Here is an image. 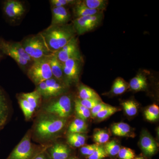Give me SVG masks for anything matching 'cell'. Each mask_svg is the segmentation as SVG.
<instances>
[{
	"instance_id": "obj_1",
	"label": "cell",
	"mask_w": 159,
	"mask_h": 159,
	"mask_svg": "<svg viewBox=\"0 0 159 159\" xmlns=\"http://www.w3.org/2000/svg\"><path fill=\"white\" fill-rule=\"evenodd\" d=\"M68 122V119L39 111L31 129V139L40 145H51L61 136Z\"/></svg>"
},
{
	"instance_id": "obj_2",
	"label": "cell",
	"mask_w": 159,
	"mask_h": 159,
	"mask_svg": "<svg viewBox=\"0 0 159 159\" xmlns=\"http://www.w3.org/2000/svg\"><path fill=\"white\" fill-rule=\"evenodd\" d=\"M39 33L47 48L53 54L66 45L76 34L72 23L62 26L50 25Z\"/></svg>"
},
{
	"instance_id": "obj_3",
	"label": "cell",
	"mask_w": 159,
	"mask_h": 159,
	"mask_svg": "<svg viewBox=\"0 0 159 159\" xmlns=\"http://www.w3.org/2000/svg\"><path fill=\"white\" fill-rule=\"evenodd\" d=\"M74 105L72 97L66 93L43 100L39 111L52 114L60 118L68 119L73 113Z\"/></svg>"
},
{
	"instance_id": "obj_4",
	"label": "cell",
	"mask_w": 159,
	"mask_h": 159,
	"mask_svg": "<svg viewBox=\"0 0 159 159\" xmlns=\"http://www.w3.org/2000/svg\"><path fill=\"white\" fill-rule=\"evenodd\" d=\"M31 130L27 131L6 159H33L46 150L50 145L35 144L31 142Z\"/></svg>"
},
{
	"instance_id": "obj_5",
	"label": "cell",
	"mask_w": 159,
	"mask_h": 159,
	"mask_svg": "<svg viewBox=\"0 0 159 159\" xmlns=\"http://www.w3.org/2000/svg\"><path fill=\"white\" fill-rule=\"evenodd\" d=\"M0 48L5 55L14 60L25 73H26L34 61L26 53L20 42L6 40L0 38Z\"/></svg>"
},
{
	"instance_id": "obj_6",
	"label": "cell",
	"mask_w": 159,
	"mask_h": 159,
	"mask_svg": "<svg viewBox=\"0 0 159 159\" xmlns=\"http://www.w3.org/2000/svg\"><path fill=\"white\" fill-rule=\"evenodd\" d=\"M20 42L26 53L33 61L53 54L47 48L43 39L39 33L28 35L24 37Z\"/></svg>"
},
{
	"instance_id": "obj_7",
	"label": "cell",
	"mask_w": 159,
	"mask_h": 159,
	"mask_svg": "<svg viewBox=\"0 0 159 159\" xmlns=\"http://www.w3.org/2000/svg\"><path fill=\"white\" fill-rule=\"evenodd\" d=\"M51 55L34 61L26 72L35 86L53 77L50 64Z\"/></svg>"
},
{
	"instance_id": "obj_8",
	"label": "cell",
	"mask_w": 159,
	"mask_h": 159,
	"mask_svg": "<svg viewBox=\"0 0 159 159\" xmlns=\"http://www.w3.org/2000/svg\"><path fill=\"white\" fill-rule=\"evenodd\" d=\"M2 10L6 20L12 25H18L28 11L25 2L20 0H6L2 4Z\"/></svg>"
},
{
	"instance_id": "obj_9",
	"label": "cell",
	"mask_w": 159,
	"mask_h": 159,
	"mask_svg": "<svg viewBox=\"0 0 159 159\" xmlns=\"http://www.w3.org/2000/svg\"><path fill=\"white\" fill-rule=\"evenodd\" d=\"M103 13L74 19L72 22L73 27L78 35H82L93 30L101 23Z\"/></svg>"
},
{
	"instance_id": "obj_10",
	"label": "cell",
	"mask_w": 159,
	"mask_h": 159,
	"mask_svg": "<svg viewBox=\"0 0 159 159\" xmlns=\"http://www.w3.org/2000/svg\"><path fill=\"white\" fill-rule=\"evenodd\" d=\"M82 58H70L63 64V70L67 83L69 86L79 81L82 66Z\"/></svg>"
},
{
	"instance_id": "obj_11",
	"label": "cell",
	"mask_w": 159,
	"mask_h": 159,
	"mask_svg": "<svg viewBox=\"0 0 159 159\" xmlns=\"http://www.w3.org/2000/svg\"><path fill=\"white\" fill-rule=\"evenodd\" d=\"M54 54L62 64L70 58L81 57L77 39L74 37Z\"/></svg>"
},
{
	"instance_id": "obj_12",
	"label": "cell",
	"mask_w": 159,
	"mask_h": 159,
	"mask_svg": "<svg viewBox=\"0 0 159 159\" xmlns=\"http://www.w3.org/2000/svg\"><path fill=\"white\" fill-rule=\"evenodd\" d=\"M46 151L51 159H68L71 152L68 145L56 141L51 144Z\"/></svg>"
},
{
	"instance_id": "obj_13",
	"label": "cell",
	"mask_w": 159,
	"mask_h": 159,
	"mask_svg": "<svg viewBox=\"0 0 159 159\" xmlns=\"http://www.w3.org/2000/svg\"><path fill=\"white\" fill-rule=\"evenodd\" d=\"M11 106L5 91L0 87V131L8 123L11 116Z\"/></svg>"
},
{
	"instance_id": "obj_14",
	"label": "cell",
	"mask_w": 159,
	"mask_h": 159,
	"mask_svg": "<svg viewBox=\"0 0 159 159\" xmlns=\"http://www.w3.org/2000/svg\"><path fill=\"white\" fill-rule=\"evenodd\" d=\"M51 7L52 20L51 25L62 26L68 24L71 20V14L68 8Z\"/></svg>"
},
{
	"instance_id": "obj_15",
	"label": "cell",
	"mask_w": 159,
	"mask_h": 159,
	"mask_svg": "<svg viewBox=\"0 0 159 159\" xmlns=\"http://www.w3.org/2000/svg\"><path fill=\"white\" fill-rule=\"evenodd\" d=\"M141 149L145 155L152 156L156 153L157 145L156 141L148 132L144 131L140 140Z\"/></svg>"
},
{
	"instance_id": "obj_16",
	"label": "cell",
	"mask_w": 159,
	"mask_h": 159,
	"mask_svg": "<svg viewBox=\"0 0 159 159\" xmlns=\"http://www.w3.org/2000/svg\"><path fill=\"white\" fill-rule=\"evenodd\" d=\"M50 64L53 77L70 87L67 83L64 75L63 64L57 59L56 54L54 53L50 56Z\"/></svg>"
},
{
	"instance_id": "obj_17",
	"label": "cell",
	"mask_w": 159,
	"mask_h": 159,
	"mask_svg": "<svg viewBox=\"0 0 159 159\" xmlns=\"http://www.w3.org/2000/svg\"><path fill=\"white\" fill-rule=\"evenodd\" d=\"M50 91L51 98L67 93L69 87L52 77L45 81Z\"/></svg>"
},
{
	"instance_id": "obj_18",
	"label": "cell",
	"mask_w": 159,
	"mask_h": 159,
	"mask_svg": "<svg viewBox=\"0 0 159 159\" xmlns=\"http://www.w3.org/2000/svg\"><path fill=\"white\" fill-rule=\"evenodd\" d=\"M73 13L74 19L90 16L102 13L103 11L94 10L88 8L84 4L82 1H77V2L73 6Z\"/></svg>"
},
{
	"instance_id": "obj_19",
	"label": "cell",
	"mask_w": 159,
	"mask_h": 159,
	"mask_svg": "<svg viewBox=\"0 0 159 159\" xmlns=\"http://www.w3.org/2000/svg\"><path fill=\"white\" fill-rule=\"evenodd\" d=\"M20 94L29 102L37 113L41 108L43 101L42 97L39 93L36 90H34L31 93H22Z\"/></svg>"
},
{
	"instance_id": "obj_20",
	"label": "cell",
	"mask_w": 159,
	"mask_h": 159,
	"mask_svg": "<svg viewBox=\"0 0 159 159\" xmlns=\"http://www.w3.org/2000/svg\"><path fill=\"white\" fill-rule=\"evenodd\" d=\"M16 98L19 104L20 107L24 114L25 119L26 121H30L33 118L34 115L36 114V111L29 104L27 100L22 97L20 94H17Z\"/></svg>"
},
{
	"instance_id": "obj_21",
	"label": "cell",
	"mask_w": 159,
	"mask_h": 159,
	"mask_svg": "<svg viewBox=\"0 0 159 159\" xmlns=\"http://www.w3.org/2000/svg\"><path fill=\"white\" fill-rule=\"evenodd\" d=\"M88 130V125L86 121L77 118L70 123L67 129L68 134H83Z\"/></svg>"
},
{
	"instance_id": "obj_22",
	"label": "cell",
	"mask_w": 159,
	"mask_h": 159,
	"mask_svg": "<svg viewBox=\"0 0 159 159\" xmlns=\"http://www.w3.org/2000/svg\"><path fill=\"white\" fill-rule=\"evenodd\" d=\"M85 136L83 134H69L67 136L68 144L74 148L82 147L85 145Z\"/></svg>"
},
{
	"instance_id": "obj_23",
	"label": "cell",
	"mask_w": 159,
	"mask_h": 159,
	"mask_svg": "<svg viewBox=\"0 0 159 159\" xmlns=\"http://www.w3.org/2000/svg\"><path fill=\"white\" fill-rule=\"evenodd\" d=\"M78 94L80 99H101L95 90L87 86L80 84L78 87Z\"/></svg>"
},
{
	"instance_id": "obj_24",
	"label": "cell",
	"mask_w": 159,
	"mask_h": 159,
	"mask_svg": "<svg viewBox=\"0 0 159 159\" xmlns=\"http://www.w3.org/2000/svg\"><path fill=\"white\" fill-rule=\"evenodd\" d=\"M129 87L133 90L140 91L145 89L147 87V79L144 75L140 74L131 80Z\"/></svg>"
},
{
	"instance_id": "obj_25",
	"label": "cell",
	"mask_w": 159,
	"mask_h": 159,
	"mask_svg": "<svg viewBox=\"0 0 159 159\" xmlns=\"http://www.w3.org/2000/svg\"><path fill=\"white\" fill-rule=\"evenodd\" d=\"M111 130L115 135L119 137H125L130 133V125L124 122H118L112 125Z\"/></svg>"
},
{
	"instance_id": "obj_26",
	"label": "cell",
	"mask_w": 159,
	"mask_h": 159,
	"mask_svg": "<svg viewBox=\"0 0 159 159\" xmlns=\"http://www.w3.org/2000/svg\"><path fill=\"white\" fill-rule=\"evenodd\" d=\"M74 110L77 118L86 121L91 117L90 111L81 105L77 99L74 101Z\"/></svg>"
},
{
	"instance_id": "obj_27",
	"label": "cell",
	"mask_w": 159,
	"mask_h": 159,
	"mask_svg": "<svg viewBox=\"0 0 159 159\" xmlns=\"http://www.w3.org/2000/svg\"><path fill=\"white\" fill-rule=\"evenodd\" d=\"M83 2L88 8L94 10L103 11L108 5L106 0H84Z\"/></svg>"
},
{
	"instance_id": "obj_28",
	"label": "cell",
	"mask_w": 159,
	"mask_h": 159,
	"mask_svg": "<svg viewBox=\"0 0 159 159\" xmlns=\"http://www.w3.org/2000/svg\"><path fill=\"white\" fill-rule=\"evenodd\" d=\"M127 83L121 77H118L114 81L112 87V92L115 95H121L127 90Z\"/></svg>"
},
{
	"instance_id": "obj_29",
	"label": "cell",
	"mask_w": 159,
	"mask_h": 159,
	"mask_svg": "<svg viewBox=\"0 0 159 159\" xmlns=\"http://www.w3.org/2000/svg\"><path fill=\"white\" fill-rule=\"evenodd\" d=\"M145 118L148 121L153 122L156 121L159 119V107L156 104H153L150 106L145 111Z\"/></svg>"
},
{
	"instance_id": "obj_30",
	"label": "cell",
	"mask_w": 159,
	"mask_h": 159,
	"mask_svg": "<svg viewBox=\"0 0 159 159\" xmlns=\"http://www.w3.org/2000/svg\"><path fill=\"white\" fill-rule=\"evenodd\" d=\"M104 148L108 156H116L118 155L121 148L120 145L115 140L107 142Z\"/></svg>"
},
{
	"instance_id": "obj_31",
	"label": "cell",
	"mask_w": 159,
	"mask_h": 159,
	"mask_svg": "<svg viewBox=\"0 0 159 159\" xmlns=\"http://www.w3.org/2000/svg\"><path fill=\"white\" fill-rule=\"evenodd\" d=\"M121 110V109H120V108L114 107L109 105L106 108L102 110L100 112L97 114L96 118L100 121H102V120H105L108 117L111 116L112 115Z\"/></svg>"
},
{
	"instance_id": "obj_32",
	"label": "cell",
	"mask_w": 159,
	"mask_h": 159,
	"mask_svg": "<svg viewBox=\"0 0 159 159\" xmlns=\"http://www.w3.org/2000/svg\"><path fill=\"white\" fill-rule=\"evenodd\" d=\"M122 105L125 113L129 116H135L138 112L136 103L133 100L125 101L122 102Z\"/></svg>"
},
{
	"instance_id": "obj_33",
	"label": "cell",
	"mask_w": 159,
	"mask_h": 159,
	"mask_svg": "<svg viewBox=\"0 0 159 159\" xmlns=\"http://www.w3.org/2000/svg\"><path fill=\"white\" fill-rule=\"evenodd\" d=\"M93 139L96 144H105L108 142L110 135L106 131L99 130L94 134Z\"/></svg>"
},
{
	"instance_id": "obj_34",
	"label": "cell",
	"mask_w": 159,
	"mask_h": 159,
	"mask_svg": "<svg viewBox=\"0 0 159 159\" xmlns=\"http://www.w3.org/2000/svg\"><path fill=\"white\" fill-rule=\"evenodd\" d=\"M42 97L43 100H46L51 98L50 91L46 84L45 81H44L35 86V89Z\"/></svg>"
},
{
	"instance_id": "obj_35",
	"label": "cell",
	"mask_w": 159,
	"mask_h": 159,
	"mask_svg": "<svg viewBox=\"0 0 159 159\" xmlns=\"http://www.w3.org/2000/svg\"><path fill=\"white\" fill-rule=\"evenodd\" d=\"M51 6L52 7H63L68 8L69 6H72L77 2L75 0H51L49 1Z\"/></svg>"
},
{
	"instance_id": "obj_36",
	"label": "cell",
	"mask_w": 159,
	"mask_h": 159,
	"mask_svg": "<svg viewBox=\"0 0 159 159\" xmlns=\"http://www.w3.org/2000/svg\"><path fill=\"white\" fill-rule=\"evenodd\" d=\"M103 146L99 145L93 153L88 157V159H102L108 157Z\"/></svg>"
},
{
	"instance_id": "obj_37",
	"label": "cell",
	"mask_w": 159,
	"mask_h": 159,
	"mask_svg": "<svg viewBox=\"0 0 159 159\" xmlns=\"http://www.w3.org/2000/svg\"><path fill=\"white\" fill-rule=\"evenodd\" d=\"M80 103L86 108L92 110L96 105L102 102L101 99H77Z\"/></svg>"
},
{
	"instance_id": "obj_38",
	"label": "cell",
	"mask_w": 159,
	"mask_h": 159,
	"mask_svg": "<svg viewBox=\"0 0 159 159\" xmlns=\"http://www.w3.org/2000/svg\"><path fill=\"white\" fill-rule=\"evenodd\" d=\"M118 156L120 159H134L135 157L134 151L126 147L120 148Z\"/></svg>"
},
{
	"instance_id": "obj_39",
	"label": "cell",
	"mask_w": 159,
	"mask_h": 159,
	"mask_svg": "<svg viewBox=\"0 0 159 159\" xmlns=\"http://www.w3.org/2000/svg\"><path fill=\"white\" fill-rule=\"evenodd\" d=\"M99 145L94 144L93 145H84L80 148V151L83 155L89 156L96 150Z\"/></svg>"
},
{
	"instance_id": "obj_40",
	"label": "cell",
	"mask_w": 159,
	"mask_h": 159,
	"mask_svg": "<svg viewBox=\"0 0 159 159\" xmlns=\"http://www.w3.org/2000/svg\"><path fill=\"white\" fill-rule=\"evenodd\" d=\"M109 105L103 102H100L96 105L95 107L91 110V117L93 119H95L97 117V114L100 112L102 110L104 109Z\"/></svg>"
},
{
	"instance_id": "obj_41",
	"label": "cell",
	"mask_w": 159,
	"mask_h": 159,
	"mask_svg": "<svg viewBox=\"0 0 159 159\" xmlns=\"http://www.w3.org/2000/svg\"><path fill=\"white\" fill-rule=\"evenodd\" d=\"M33 159H51L46 150L43 152Z\"/></svg>"
},
{
	"instance_id": "obj_42",
	"label": "cell",
	"mask_w": 159,
	"mask_h": 159,
	"mask_svg": "<svg viewBox=\"0 0 159 159\" xmlns=\"http://www.w3.org/2000/svg\"><path fill=\"white\" fill-rule=\"evenodd\" d=\"M6 56L2 52L1 48H0V61L1 60L2 58H4V57Z\"/></svg>"
},
{
	"instance_id": "obj_43",
	"label": "cell",
	"mask_w": 159,
	"mask_h": 159,
	"mask_svg": "<svg viewBox=\"0 0 159 159\" xmlns=\"http://www.w3.org/2000/svg\"><path fill=\"white\" fill-rule=\"evenodd\" d=\"M134 159H145L143 157H138L135 158Z\"/></svg>"
},
{
	"instance_id": "obj_44",
	"label": "cell",
	"mask_w": 159,
	"mask_h": 159,
	"mask_svg": "<svg viewBox=\"0 0 159 159\" xmlns=\"http://www.w3.org/2000/svg\"><path fill=\"white\" fill-rule=\"evenodd\" d=\"M68 159H78L77 157H70Z\"/></svg>"
}]
</instances>
